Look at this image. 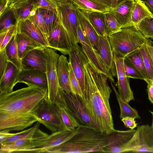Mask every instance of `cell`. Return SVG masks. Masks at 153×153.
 Wrapping results in <instances>:
<instances>
[{
	"label": "cell",
	"instance_id": "cell-1",
	"mask_svg": "<svg viewBox=\"0 0 153 153\" xmlns=\"http://www.w3.org/2000/svg\"><path fill=\"white\" fill-rule=\"evenodd\" d=\"M85 90L83 101L96 129L109 134L115 129L110 106L111 90L107 76L98 71L87 59L84 65Z\"/></svg>",
	"mask_w": 153,
	"mask_h": 153
},
{
	"label": "cell",
	"instance_id": "cell-2",
	"mask_svg": "<svg viewBox=\"0 0 153 153\" xmlns=\"http://www.w3.org/2000/svg\"><path fill=\"white\" fill-rule=\"evenodd\" d=\"M48 93L47 88L29 85L0 95V111L30 114L36 117V111L40 105L48 100Z\"/></svg>",
	"mask_w": 153,
	"mask_h": 153
},
{
	"label": "cell",
	"instance_id": "cell-3",
	"mask_svg": "<svg viewBox=\"0 0 153 153\" xmlns=\"http://www.w3.org/2000/svg\"><path fill=\"white\" fill-rule=\"evenodd\" d=\"M108 141V134L91 128L79 126L77 132L71 138L49 149L47 153L101 152Z\"/></svg>",
	"mask_w": 153,
	"mask_h": 153
},
{
	"label": "cell",
	"instance_id": "cell-4",
	"mask_svg": "<svg viewBox=\"0 0 153 153\" xmlns=\"http://www.w3.org/2000/svg\"><path fill=\"white\" fill-rule=\"evenodd\" d=\"M108 37L113 52L124 57L139 50L147 39L134 26L122 28Z\"/></svg>",
	"mask_w": 153,
	"mask_h": 153
},
{
	"label": "cell",
	"instance_id": "cell-5",
	"mask_svg": "<svg viewBox=\"0 0 153 153\" xmlns=\"http://www.w3.org/2000/svg\"><path fill=\"white\" fill-rule=\"evenodd\" d=\"M57 8L56 15L61 25L67 32L73 48L78 46V9L71 0H54Z\"/></svg>",
	"mask_w": 153,
	"mask_h": 153
},
{
	"label": "cell",
	"instance_id": "cell-6",
	"mask_svg": "<svg viewBox=\"0 0 153 153\" xmlns=\"http://www.w3.org/2000/svg\"><path fill=\"white\" fill-rule=\"evenodd\" d=\"M46 56V72L48 83V100L56 105L64 100L62 91L59 86L56 73V63L60 56L54 49L45 48Z\"/></svg>",
	"mask_w": 153,
	"mask_h": 153
},
{
	"label": "cell",
	"instance_id": "cell-7",
	"mask_svg": "<svg viewBox=\"0 0 153 153\" xmlns=\"http://www.w3.org/2000/svg\"><path fill=\"white\" fill-rule=\"evenodd\" d=\"M38 122L53 132L59 130H68L65 128L59 114V108L54 103L44 100L35 112Z\"/></svg>",
	"mask_w": 153,
	"mask_h": 153
},
{
	"label": "cell",
	"instance_id": "cell-8",
	"mask_svg": "<svg viewBox=\"0 0 153 153\" xmlns=\"http://www.w3.org/2000/svg\"><path fill=\"white\" fill-rule=\"evenodd\" d=\"M153 153V128L148 124L138 126L127 144L125 152Z\"/></svg>",
	"mask_w": 153,
	"mask_h": 153
},
{
	"label": "cell",
	"instance_id": "cell-9",
	"mask_svg": "<svg viewBox=\"0 0 153 153\" xmlns=\"http://www.w3.org/2000/svg\"><path fill=\"white\" fill-rule=\"evenodd\" d=\"M78 33L79 43L89 62L99 72L106 75L113 83L114 80L108 68L101 59L99 53L93 48L86 34L82 30L78 21Z\"/></svg>",
	"mask_w": 153,
	"mask_h": 153
},
{
	"label": "cell",
	"instance_id": "cell-10",
	"mask_svg": "<svg viewBox=\"0 0 153 153\" xmlns=\"http://www.w3.org/2000/svg\"><path fill=\"white\" fill-rule=\"evenodd\" d=\"M62 91L66 105L79 126L88 127L97 130L91 121L82 99L78 95L72 93Z\"/></svg>",
	"mask_w": 153,
	"mask_h": 153
},
{
	"label": "cell",
	"instance_id": "cell-11",
	"mask_svg": "<svg viewBox=\"0 0 153 153\" xmlns=\"http://www.w3.org/2000/svg\"><path fill=\"white\" fill-rule=\"evenodd\" d=\"M38 121L32 115L0 111V131H22Z\"/></svg>",
	"mask_w": 153,
	"mask_h": 153
},
{
	"label": "cell",
	"instance_id": "cell-12",
	"mask_svg": "<svg viewBox=\"0 0 153 153\" xmlns=\"http://www.w3.org/2000/svg\"><path fill=\"white\" fill-rule=\"evenodd\" d=\"M49 48L64 55H68L73 48L69 36L59 22L46 36Z\"/></svg>",
	"mask_w": 153,
	"mask_h": 153
},
{
	"label": "cell",
	"instance_id": "cell-13",
	"mask_svg": "<svg viewBox=\"0 0 153 153\" xmlns=\"http://www.w3.org/2000/svg\"><path fill=\"white\" fill-rule=\"evenodd\" d=\"M113 53L117 81L116 84L119 93L127 102L134 100V94L129 84V78L126 74L124 68V57Z\"/></svg>",
	"mask_w": 153,
	"mask_h": 153
},
{
	"label": "cell",
	"instance_id": "cell-14",
	"mask_svg": "<svg viewBox=\"0 0 153 153\" xmlns=\"http://www.w3.org/2000/svg\"><path fill=\"white\" fill-rule=\"evenodd\" d=\"M136 130L126 131L115 130L108 134V144L101 152L120 153L125 152L126 146L134 135Z\"/></svg>",
	"mask_w": 153,
	"mask_h": 153
},
{
	"label": "cell",
	"instance_id": "cell-15",
	"mask_svg": "<svg viewBox=\"0 0 153 153\" xmlns=\"http://www.w3.org/2000/svg\"><path fill=\"white\" fill-rule=\"evenodd\" d=\"M79 127L72 130H59L52 132L46 137L34 140L36 148L41 153H47L48 150L67 141L77 132Z\"/></svg>",
	"mask_w": 153,
	"mask_h": 153
},
{
	"label": "cell",
	"instance_id": "cell-16",
	"mask_svg": "<svg viewBox=\"0 0 153 153\" xmlns=\"http://www.w3.org/2000/svg\"><path fill=\"white\" fill-rule=\"evenodd\" d=\"M68 55L69 61L79 81L82 93L83 100L85 90L84 65L87 58L81 46L79 45L72 48Z\"/></svg>",
	"mask_w": 153,
	"mask_h": 153
},
{
	"label": "cell",
	"instance_id": "cell-17",
	"mask_svg": "<svg viewBox=\"0 0 153 153\" xmlns=\"http://www.w3.org/2000/svg\"><path fill=\"white\" fill-rule=\"evenodd\" d=\"M134 3V0H124L109 9L108 12L122 28L133 26L131 18Z\"/></svg>",
	"mask_w": 153,
	"mask_h": 153
},
{
	"label": "cell",
	"instance_id": "cell-18",
	"mask_svg": "<svg viewBox=\"0 0 153 153\" xmlns=\"http://www.w3.org/2000/svg\"><path fill=\"white\" fill-rule=\"evenodd\" d=\"M21 63L22 69L36 70L46 73L45 47L35 49L29 52L22 59Z\"/></svg>",
	"mask_w": 153,
	"mask_h": 153
},
{
	"label": "cell",
	"instance_id": "cell-19",
	"mask_svg": "<svg viewBox=\"0 0 153 153\" xmlns=\"http://www.w3.org/2000/svg\"><path fill=\"white\" fill-rule=\"evenodd\" d=\"M17 32L25 35L44 47H49L45 34L29 19L17 23Z\"/></svg>",
	"mask_w": 153,
	"mask_h": 153
},
{
	"label": "cell",
	"instance_id": "cell-20",
	"mask_svg": "<svg viewBox=\"0 0 153 153\" xmlns=\"http://www.w3.org/2000/svg\"><path fill=\"white\" fill-rule=\"evenodd\" d=\"M18 83H23L27 86L48 87L46 73L36 70L22 69L20 70L16 81V84Z\"/></svg>",
	"mask_w": 153,
	"mask_h": 153
},
{
	"label": "cell",
	"instance_id": "cell-21",
	"mask_svg": "<svg viewBox=\"0 0 153 153\" xmlns=\"http://www.w3.org/2000/svg\"><path fill=\"white\" fill-rule=\"evenodd\" d=\"M34 140L23 139L0 144V153H40V149L36 147Z\"/></svg>",
	"mask_w": 153,
	"mask_h": 153
},
{
	"label": "cell",
	"instance_id": "cell-22",
	"mask_svg": "<svg viewBox=\"0 0 153 153\" xmlns=\"http://www.w3.org/2000/svg\"><path fill=\"white\" fill-rule=\"evenodd\" d=\"M56 73L61 90L74 93L69 78V61L63 55L59 56L56 63Z\"/></svg>",
	"mask_w": 153,
	"mask_h": 153
},
{
	"label": "cell",
	"instance_id": "cell-23",
	"mask_svg": "<svg viewBox=\"0 0 153 153\" xmlns=\"http://www.w3.org/2000/svg\"><path fill=\"white\" fill-rule=\"evenodd\" d=\"M20 70L10 62L3 76L0 78V95L13 91Z\"/></svg>",
	"mask_w": 153,
	"mask_h": 153
},
{
	"label": "cell",
	"instance_id": "cell-24",
	"mask_svg": "<svg viewBox=\"0 0 153 153\" xmlns=\"http://www.w3.org/2000/svg\"><path fill=\"white\" fill-rule=\"evenodd\" d=\"M99 54L105 64L110 70L113 76H117L113 53L108 36H99Z\"/></svg>",
	"mask_w": 153,
	"mask_h": 153
},
{
	"label": "cell",
	"instance_id": "cell-25",
	"mask_svg": "<svg viewBox=\"0 0 153 153\" xmlns=\"http://www.w3.org/2000/svg\"><path fill=\"white\" fill-rule=\"evenodd\" d=\"M78 16L79 22L82 30L87 36L94 48L99 53V39L100 35L84 11L78 9Z\"/></svg>",
	"mask_w": 153,
	"mask_h": 153
},
{
	"label": "cell",
	"instance_id": "cell-26",
	"mask_svg": "<svg viewBox=\"0 0 153 153\" xmlns=\"http://www.w3.org/2000/svg\"><path fill=\"white\" fill-rule=\"evenodd\" d=\"M40 124L39 122H37L33 127L19 132L17 134L5 139L0 144L8 143L21 139H26L36 140L46 137L48 134L40 129L39 126Z\"/></svg>",
	"mask_w": 153,
	"mask_h": 153
},
{
	"label": "cell",
	"instance_id": "cell-27",
	"mask_svg": "<svg viewBox=\"0 0 153 153\" xmlns=\"http://www.w3.org/2000/svg\"><path fill=\"white\" fill-rule=\"evenodd\" d=\"M15 39L19 58L21 61L31 51L44 47L25 35L17 32L15 34Z\"/></svg>",
	"mask_w": 153,
	"mask_h": 153
},
{
	"label": "cell",
	"instance_id": "cell-28",
	"mask_svg": "<svg viewBox=\"0 0 153 153\" xmlns=\"http://www.w3.org/2000/svg\"><path fill=\"white\" fill-rule=\"evenodd\" d=\"M78 9L87 12L105 13L108 12L107 6L97 0H71Z\"/></svg>",
	"mask_w": 153,
	"mask_h": 153
},
{
	"label": "cell",
	"instance_id": "cell-29",
	"mask_svg": "<svg viewBox=\"0 0 153 153\" xmlns=\"http://www.w3.org/2000/svg\"><path fill=\"white\" fill-rule=\"evenodd\" d=\"M153 17V14L150 11L142 0H134L132 15V22L136 28L142 20L147 17Z\"/></svg>",
	"mask_w": 153,
	"mask_h": 153
},
{
	"label": "cell",
	"instance_id": "cell-30",
	"mask_svg": "<svg viewBox=\"0 0 153 153\" xmlns=\"http://www.w3.org/2000/svg\"><path fill=\"white\" fill-rule=\"evenodd\" d=\"M33 5L31 0L19 2L11 7L14 14L17 23L29 19Z\"/></svg>",
	"mask_w": 153,
	"mask_h": 153
},
{
	"label": "cell",
	"instance_id": "cell-31",
	"mask_svg": "<svg viewBox=\"0 0 153 153\" xmlns=\"http://www.w3.org/2000/svg\"><path fill=\"white\" fill-rule=\"evenodd\" d=\"M110 81L120 106V118L121 119L124 117H129L133 118L135 119H140L141 117L139 115L138 111L131 107L128 102L122 98L114 85L113 82L111 80Z\"/></svg>",
	"mask_w": 153,
	"mask_h": 153
},
{
	"label": "cell",
	"instance_id": "cell-32",
	"mask_svg": "<svg viewBox=\"0 0 153 153\" xmlns=\"http://www.w3.org/2000/svg\"><path fill=\"white\" fill-rule=\"evenodd\" d=\"M65 100V99H64ZM62 122L68 130H72L79 127V125L69 111L65 102L57 106Z\"/></svg>",
	"mask_w": 153,
	"mask_h": 153
},
{
	"label": "cell",
	"instance_id": "cell-33",
	"mask_svg": "<svg viewBox=\"0 0 153 153\" xmlns=\"http://www.w3.org/2000/svg\"><path fill=\"white\" fill-rule=\"evenodd\" d=\"M15 34L7 45L5 48L9 61L14 64L18 69L21 70L22 69L21 61L19 55L15 39Z\"/></svg>",
	"mask_w": 153,
	"mask_h": 153
},
{
	"label": "cell",
	"instance_id": "cell-34",
	"mask_svg": "<svg viewBox=\"0 0 153 153\" xmlns=\"http://www.w3.org/2000/svg\"><path fill=\"white\" fill-rule=\"evenodd\" d=\"M84 11L86 14L99 35L102 36L106 35L104 27V13L96 12H90Z\"/></svg>",
	"mask_w": 153,
	"mask_h": 153
},
{
	"label": "cell",
	"instance_id": "cell-35",
	"mask_svg": "<svg viewBox=\"0 0 153 153\" xmlns=\"http://www.w3.org/2000/svg\"><path fill=\"white\" fill-rule=\"evenodd\" d=\"M125 58L134 66L143 77L144 80L147 82L148 80L147 72L143 59L139 50Z\"/></svg>",
	"mask_w": 153,
	"mask_h": 153
},
{
	"label": "cell",
	"instance_id": "cell-36",
	"mask_svg": "<svg viewBox=\"0 0 153 153\" xmlns=\"http://www.w3.org/2000/svg\"><path fill=\"white\" fill-rule=\"evenodd\" d=\"M40 9L44 19L48 35L59 21L56 14L54 12L43 8H40Z\"/></svg>",
	"mask_w": 153,
	"mask_h": 153
},
{
	"label": "cell",
	"instance_id": "cell-37",
	"mask_svg": "<svg viewBox=\"0 0 153 153\" xmlns=\"http://www.w3.org/2000/svg\"><path fill=\"white\" fill-rule=\"evenodd\" d=\"M104 17L105 32L108 36L121 29V26L108 12L104 13Z\"/></svg>",
	"mask_w": 153,
	"mask_h": 153
},
{
	"label": "cell",
	"instance_id": "cell-38",
	"mask_svg": "<svg viewBox=\"0 0 153 153\" xmlns=\"http://www.w3.org/2000/svg\"><path fill=\"white\" fill-rule=\"evenodd\" d=\"M139 51L146 70L148 81H153V60L148 50L146 44L139 49Z\"/></svg>",
	"mask_w": 153,
	"mask_h": 153
},
{
	"label": "cell",
	"instance_id": "cell-39",
	"mask_svg": "<svg viewBox=\"0 0 153 153\" xmlns=\"http://www.w3.org/2000/svg\"><path fill=\"white\" fill-rule=\"evenodd\" d=\"M136 28L147 39L153 38V17H147L138 24Z\"/></svg>",
	"mask_w": 153,
	"mask_h": 153
},
{
	"label": "cell",
	"instance_id": "cell-40",
	"mask_svg": "<svg viewBox=\"0 0 153 153\" xmlns=\"http://www.w3.org/2000/svg\"><path fill=\"white\" fill-rule=\"evenodd\" d=\"M0 16V30L10 28L17 24L14 14L11 8L7 7Z\"/></svg>",
	"mask_w": 153,
	"mask_h": 153
},
{
	"label": "cell",
	"instance_id": "cell-41",
	"mask_svg": "<svg viewBox=\"0 0 153 153\" xmlns=\"http://www.w3.org/2000/svg\"><path fill=\"white\" fill-rule=\"evenodd\" d=\"M33 7L31 10L36 11L43 8L51 10L57 13V8L54 0H31Z\"/></svg>",
	"mask_w": 153,
	"mask_h": 153
},
{
	"label": "cell",
	"instance_id": "cell-42",
	"mask_svg": "<svg viewBox=\"0 0 153 153\" xmlns=\"http://www.w3.org/2000/svg\"><path fill=\"white\" fill-rule=\"evenodd\" d=\"M124 68L126 75L127 77L144 80L143 77L137 69L125 58L124 60Z\"/></svg>",
	"mask_w": 153,
	"mask_h": 153
},
{
	"label": "cell",
	"instance_id": "cell-43",
	"mask_svg": "<svg viewBox=\"0 0 153 153\" xmlns=\"http://www.w3.org/2000/svg\"><path fill=\"white\" fill-rule=\"evenodd\" d=\"M69 72L70 81L74 93L79 96L83 100V94L79 81L74 73L71 64L69 62Z\"/></svg>",
	"mask_w": 153,
	"mask_h": 153
},
{
	"label": "cell",
	"instance_id": "cell-44",
	"mask_svg": "<svg viewBox=\"0 0 153 153\" xmlns=\"http://www.w3.org/2000/svg\"><path fill=\"white\" fill-rule=\"evenodd\" d=\"M29 19L36 25L45 34L46 36L48 35L47 30L40 8L38 9L35 14L30 16Z\"/></svg>",
	"mask_w": 153,
	"mask_h": 153
},
{
	"label": "cell",
	"instance_id": "cell-45",
	"mask_svg": "<svg viewBox=\"0 0 153 153\" xmlns=\"http://www.w3.org/2000/svg\"><path fill=\"white\" fill-rule=\"evenodd\" d=\"M10 62L7 56L5 48L0 51V78L1 77Z\"/></svg>",
	"mask_w": 153,
	"mask_h": 153
},
{
	"label": "cell",
	"instance_id": "cell-46",
	"mask_svg": "<svg viewBox=\"0 0 153 153\" xmlns=\"http://www.w3.org/2000/svg\"><path fill=\"white\" fill-rule=\"evenodd\" d=\"M17 32V24L11 27L7 32L2 44L0 45V51L4 48L8 43Z\"/></svg>",
	"mask_w": 153,
	"mask_h": 153
},
{
	"label": "cell",
	"instance_id": "cell-47",
	"mask_svg": "<svg viewBox=\"0 0 153 153\" xmlns=\"http://www.w3.org/2000/svg\"><path fill=\"white\" fill-rule=\"evenodd\" d=\"M125 126L131 129H134L137 126V124L136 123L135 119L131 117H127L121 119Z\"/></svg>",
	"mask_w": 153,
	"mask_h": 153
},
{
	"label": "cell",
	"instance_id": "cell-48",
	"mask_svg": "<svg viewBox=\"0 0 153 153\" xmlns=\"http://www.w3.org/2000/svg\"><path fill=\"white\" fill-rule=\"evenodd\" d=\"M147 83L148 99L153 104V81L149 80Z\"/></svg>",
	"mask_w": 153,
	"mask_h": 153
},
{
	"label": "cell",
	"instance_id": "cell-49",
	"mask_svg": "<svg viewBox=\"0 0 153 153\" xmlns=\"http://www.w3.org/2000/svg\"><path fill=\"white\" fill-rule=\"evenodd\" d=\"M18 132L16 133H10V131L5 130L0 131V143L5 139L17 134Z\"/></svg>",
	"mask_w": 153,
	"mask_h": 153
},
{
	"label": "cell",
	"instance_id": "cell-50",
	"mask_svg": "<svg viewBox=\"0 0 153 153\" xmlns=\"http://www.w3.org/2000/svg\"><path fill=\"white\" fill-rule=\"evenodd\" d=\"M146 45L149 53L153 60V40L147 39Z\"/></svg>",
	"mask_w": 153,
	"mask_h": 153
},
{
	"label": "cell",
	"instance_id": "cell-51",
	"mask_svg": "<svg viewBox=\"0 0 153 153\" xmlns=\"http://www.w3.org/2000/svg\"><path fill=\"white\" fill-rule=\"evenodd\" d=\"M7 0H0V14H2L7 8Z\"/></svg>",
	"mask_w": 153,
	"mask_h": 153
},
{
	"label": "cell",
	"instance_id": "cell-52",
	"mask_svg": "<svg viewBox=\"0 0 153 153\" xmlns=\"http://www.w3.org/2000/svg\"><path fill=\"white\" fill-rule=\"evenodd\" d=\"M150 11L153 14V0H143Z\"/></svg>",
	"mask_w": 153,
	"mask_h": 153
},
{
	"label": "cell",
	"instance_id": "cell-53",
	"mask_svg": "<svg viewBox=\"0 0 153 153\" xmlns=\"http://www.w3.org/2000/svg\"><path fill=\"white\" fill-rule=\"evenodd\" d=\"M27 0H10L7 5V7L10 8L16 4L22 1Z\"/></svg>",
	"mask_w": 153,
	"mask_h": 153
},
{
	"label": "cell",
	"instance_id": "cell-54",
	"mask_svg": "<svg viewBox=\"0 0 153 153\" xmlns=\"http://www.w3.org/2000/svg\"><path fill=\"white\" fill-rule=\"evenodd\" d=\"M109 8L111 7V0H97Z\"/></svg>",
	"mask_w": 153,
	"mask_h": 153
},
{
	"label": "cell",
	"instance_id": "cell-55",
	"mask_svg": "<svg viewBox=\"0 0 153 153\" xmlns=\"http://www.w3.org/2000/svg\"><path fill=\"white\" fill-rule=\"evenodd\" d=\"M124 0H111V7H112L116 5L120 2Z\"/></svg>",
	"mask_w": 153,
	"mask_h": 153
},
{
	"label": "cell",
	"instance_id": "cell-56",
	"mask_svg": "<svg viewBox=\"0 0 153 153\" xmlns=\"http://www.w3.org/2000/svg\"><path fill=\"white\" fill-rule=\"evenodd\" d=\"M149 111L151 113L152 116V121L151 126L153 128V111Z\"/></svg>",
	"mask_w": 153,
	"mask_h": 153
},
{
	"label": "cell",
	"instance_id": "cell-57",
	"mask_svg": "<svg viewBox=\"0 0 153 153\" xmlns=\"http://www.w3.org/2000/svg\"><path fill=\"white\" fill-rule=\"evenodd\" d=\"M10 0H7V5H8V3H9V1H10Z\"/></svg>",
	"mask_w": 153,
	"mask_h": 153
},
{
	"label": "cell",
	"instance_id": "cell-58",
	"mask_svg": "<svg viewBox=\"0 0 153 153\" xmlns=\"http://www.w3.org/2000/svg\"><path fill=\"white\" fill-rule=\"evenodd\" d=\"M152 39V40H153V38H152V39Z\"/></svg>",
	"mask_w": 153,
	"mask_h": 153
},
{
	"label": "cell",
	"instance_id": "cell-59",
	"mask_svg": "<svg viewBox=\"0 0 153 153\" xmlns=\"http://www.w3.org/2000/svg\"></svg>",
	"mask_w": 153,
	"mask_h": 153
}]
</instances>
